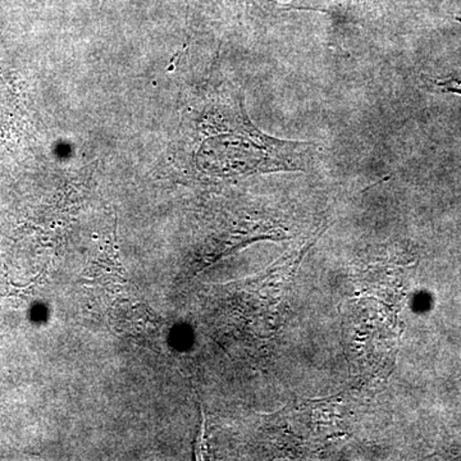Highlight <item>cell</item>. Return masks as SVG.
<instances>
[{
    "label": "cell",
    "mask_w": 461,
    "mask_h": 461,
    "mask_svg": "<svg viewBox=\"0 0 461 461\" xmlns=\"http://www.w3.org/2000/svg\"><path fill=\"white\" fill-rule=\"evenodd\" d=\"M293 11L335 14L350 23L375 29H390L393 23L420 7V0H285Z\"/></svg>",
    "instance_id": "7a4b0ae2"
},
{
    "label": "cell",
    "mask_w": 461,
    "mask_h": 461,
    "mask_svg": "<svg viewBox=\"0 0 461 461\" xmlns=\"http://www.w3.org/2000/svg\"><path fill=\"white\" fill-rule=\"evenodd\" d=\"M420 5L461 23V0H420Z\"/></svg>",
    "instance_id": "277c9868"
},
{
    "label": "cell",
    "mask_w": 461,
    "mask_h": 461,
    "mask_svg": "<svg viewBox=\"0 0 461 461\" xmlns=\"http://www.w3.org/2000/svg\"><path fill=\"white\" fill-rule=\"evenodd\" d=\"M193 133L196 166L217 177L305 171L321 149L317 142L282 140L260 131L249 118L244 95L233 89L215 91L202 102Z\"/></svg>",
    "instance_id": "6da1fadb"
},
{
    "label": "cell",
    "mask_w": 461,
    "mask_h": 461,
    "mask_svg": "<svg viewBox=\"0 0 461 461\" xmlns=\"http://www.w3.org/2000/svg\"><path fill=\"white\" fill-rule=\"evenodd\" d=\"M205 2L214 7L240 12L245 16L260 18L263 21L275 20L285 12L293 11L278 0H205Z\"/></svg>",
    "instance_id": "3957f363"
},
{
    "label": "cell",
    "mask_w": 461,
    "mask_h": 461,
    "mask_svg": "<svg viewBox=\"0 0 461 461\" xmlns=\"http://www.w3.org/2000/svg\"><path fill=\"white\" fill-rule=\"evenodd\" d=\"M12 105H14V94L0 74V124L5 122V118L8 120V115L14 111Z\"/></svg>",
    "instance_id": "5b68a950"
}]
</instances>
